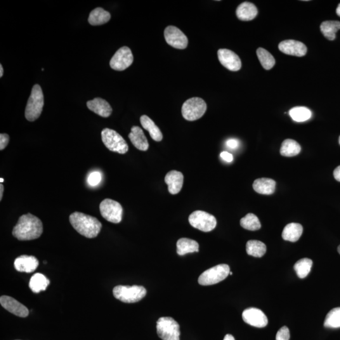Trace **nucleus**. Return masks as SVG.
Returning <instances> with one entry per match:
<instances>
[{"label":"nucleus","mask_w":340,"mask_h":340,"mask_svg":"<svg viewBox=\"0 0 340 340\" xmlns=\"http://www.w3.org/2000/svg\"><path fill=\"white\" fill-rule=\"evenodd\" d=\"M3 68L2 65H0V77H3Z\"/></svg>","instance_id":"nucleus-44"},{"label":"nucleus","mask_w":340,"mask_h":340,"mask_svg":"<svg viewBox=\"0 0 340 340\" xmlns=\"http://www.w3.org/2000/svg\"><path fill=\"white\" fill-rule=\"evenodd\" d=\"M324 326L328 328H340V308L333 309L326 316Z\"/></svg>","instance_id":"nucleus-35"},{"label":"nucleus","mask_w":340,"mask_h":340,"mask_svg":"<svg viewBox=\"0 0 340 340\" xmlns=\"http://www.w3.org/2000/svg\"><path fill=\"white\" fill-rule=\"evenodd\" d=\"M276 340H289L290 332L289 328L287 327H283L278 331L276 335Z\"/></svg>","instance_id":"nucleus-37"},{"label":"nucleus","mask_w":340,"mask_h":340,"mask_svg":"<svg viewBox=\"0 0 340 340\" xmlns=\"http://www.w3.org/2000/svg\"><path fill=\"white\" fill-rule=\"evenodd\" d=\"M189 223L197 230L203 232H210L216 228V217L212 214L202 211H196L188 217Z\"/></svg>","instance_id":"nucleus-9"},{"label":"nucleus","mask_w":340,"mask_h":340,"mask_svg":"<svg viewBox=\"0 0 340 340\" xmlns=\"http://www.w3.org/2000/svg\"><path fill=\"white\" fill-rule=\"evenodd\" d=\"M39 262L34 256L21 255L15 259L14 266L20 272L32 273L36 270Z\"/></svg>","instance_id":"nucleus-17"},{"label":"nucleus","mask_w":340,"mask_h":340,"mask_svg":"<svg viewBox=\"0 0 340 340\" xmlns=\"http://www.w3.org/2000/svg\"><path fill=\"white\" fill-rule=\"evenodd\" d=\"M276 182L272 179L262 178L254 181L253 187L257 193L263 195H271L275 192Z\"/></svg>","instance_id":"nucleus-22"},{"label":"nucleus","mask_w":340,"mask_h":340,"mask_svg":"<svg viewBox=\"0 0 340 340\" xmlns=\"http://www.w3.org/2000/svg\"><path fill=\"white\" fill-rule=\"evenodd\" d=\"M334 177L337 181H340V166L338 167L334 171Z\"/></svg>","instance_id":"nucleus-41"},{"label":"nucleus","mask_w":340,"mask_h":340,"mask_svg":"<svg viewBox=\"0 0 340 340\" xmlns=\"http://www.w3.org/2000/svg\"><path fill=\"white\" fill-rule=\"evenodd\" d=\"M240 224L245 230L249 231L258 230L261 226L258 217L252 213L248 214L243 217L240 220Z\"/></svg>","instance_id":"nucleus-34"},{"label":"nucleus","mask_w":340,"mask_h":340,"mask_svg":"<svg viewBox=\"0 0 340 340\" xmlns=\"http://www.w3.org/2000/svg\"><path fill=\"white\" fill-rule=\"evenodd\" d=\"M230 275H233V272H231V271H230Z\"/></svg>","instance_id":"nucleus-48"},{"label":"nucleus","mask_w":340,"mask_h":340,"mask_svg":"<svg viewBox=\"0 0 340 340\" xmlns=\"http://www.w3.org/2000/svg\"><path fill=\"white\" fill-rule=\"evenodd\" d=\"M220 157L223 160L226 162L231 163L233 162V157L231 153L227 152V151H223L220 154Z\"/></svg>","instance_id":"nucleus-40"},{"label":"nucleus","mask_w":340,"mask_h":340,"mask_svg":"<svg viewBox=\"0 0 340 340\" xmlns=\"http://www.w3.org/2000/svg\"><path fill=\"white\" fill-rule=\"evenodd\" d=\"M129 138L132 145L140 151H146L148 150L149 143L147 138L144 134L143 130L138 126L132 127L131 132L129 134Z\"/></svg>","instance_id":"nucleus-20"},{"label":"nucleus","mask_w":340,"mask_h":340,"mask_svg":"<svg viewBox=\"0 0 340 340\" xmlns=\"http://www.w3.org/2000/svg\"><path fill=\"white\" fill-rule=\"evenodd\" d=\"M101 139L108 150L119 154H125L129 150L126 141L114 130L105 128L101 132Z\"/></svg>","instance_id":"nucleus-7"},{"label":"nucleus","mask_w":340,"mask_h":340,"mask_svg":"<svg viewBox=\"0 0 340 340\" xmlns=\"http://www.w3.org/2000/svg\"><path fill=\"white\" fill-rule=\"evenodd\" d=\"M0 304L3 308L20 318H26L29 315L27 307L16 301L13 297L3 296L0 297Z\"/></svg>","instance_id":"nucleus-15"},{"label":"nucleus","mask_w":340,"mask_h":340,"mask_svg":"<svg viewBox=\"0 0 340 340\" xmlns=\"http://www.w3.org/2000/svg\"><path fill=\"white\" fill-rule=\"evenodd\" d=\"M289 115L294 121L301 122H305L310 119L312 112L308 108L296 107L290 110Z\"/></svg>","instance_id":"nucleus-33"},{"label":"nucleus","mask_w":340,"mask_h":340,"mask_svg":"<svg viewBox=\"0 0 340 340\" xmlns=\"http://www.w3.org/2000/svg\"><path fill=\"white\" fill-rule=\"evenodd\" d=\"M246 250L250 256L261 258L266 252V245L263 242L257 240H250L247 243Z\"/></svg>","instance_id":"nucleus-30"},{"label":"nucleus","mask_w":340,"mask_h":340,"mask_svg":"<svg viewBox=\"0 0 340 340\" xmlns=\"http://www.w3.org/2000/svg\"><path fill=\"white\" fill-rule=\"evenodd\" d=\"M133 61L134 57L131 49L124 46L120 48L113 55L110 61V66L113 70L123 71L128 68Z\"/></svg>","instance_id":"nucleus-11"},{"label":"nucleus","mask_w":340,"mask_h":340,"mask_svg":"<svg viewBox=\"0 0 340 340\" xmlns=\"http://www.w3.org/2000/svg\"><path fill=\"white\" fill-rule=\"evenodd\" d=\"M49 280L43 274L37 273L30 278V289L34 293H39L47 289L49 285Z\"/></svg>","instance_id":"nucleus-27"},{"label":"nucleus","mask_w":340,"mask_h":340,"mask_svg":"<svg viewBox=\"0 0 340 340\" xmlns=\"http://www.w3.org/2000/svg\"><path fill=\"white\" fill-rule=\"evenodd\" d=\"M1 179V182H3V181H4V179H3V178H1V179Z\"/></svg>","instance_id":"nucleus-47"},{"label":"nucleus","mask_w":340,"mask_h":340,"mask_svg":"<svg viewBox=\"0 0 340 340\" xmlns=\"http://www.w3.org/2000/svg\"><path fill=\"white\" fill-rule=\"evenodd\" d=\"M338 252H339L340 255V245L339 246V248H338Z\"/></svg>","instance_id":"nucleus-46"},{"label":"nucleus","mask_w":340,"mask_h":340,"mask_svg":"<svg viewBox=\"0 0 340 340\" xmlns=\"http://www.w3.org/2000/svg\"><path fill=\"white\" fill-rule=\"evenodd\" d=\"M236 13L240 20L250 21L258 15V9L254 3L244 2L238 6Z\"/></svg>","instance_id":"nucleus-21"},{"label":"nucleus","mask_w":340,"mask_h":340,"mask_svg":"<svg viewBox=\"0 0 340 340\" xmlns=\"http://www.w3.org/2000/svg\"><path fill=\"white\" fill-rule=\"evenodd\" d=\"M199 245L195 240L188 238H181L176 243V252L179 256L191 253L198 252Z\"/></svg>","instance_id":"nucleus-24"},{"label":"nucleus","mask_w":340,"mask_h":340,"mask_svg":"<svg viewBox=\"0 0 340 340\" xmlns=\"http://www.w3.org/2000/svg\"><path fill=\"white\" fill-rule=\"evenodd\" d=\"M43 233V225L37 217L30 213L22 215L13 229L12 235L20 241L37 239Z\"/></svg>","instance_id":"nucleus-1"},{"label":"nucleus","mask_w":340,"mask_h":340,"mask_svg":"<svg viewBox=\"0 0 340 340\" xmlns=\"http://www.w3.org/2000/svg\"><path fill=\"white\" fill-rule=\"evenodd\" d=\"M140 122L143 128L149 132L150 134L151 138L153 140L157 142H160L163 139L162 132H161L159 127H158L155 123L150 119L147 115H142L140 118Z\"/></svg>","instance_id":"nucleus-25"},{"label":"nucleus","mask_w":340,"mask_h":340,"mask_svg":"<svg viewBox=\"0 0 340 340\" xmlns=\"http://www.w3.org/2000/svg\"><path fill=\"white\" fill-rule=\"evenodd\" d=\"M110 18L111 15L108 11L98 7L89 14L88 22L91 25H101L107 23Z\"/></svg>","instance_id":"nucleus-26"},{"label":"nucleus","mask_w":340,"mask_h":340,"mask_svg":"<svg viewBox=\"0 0 340 340\" xmlns=\"http://www.w3.org/2000/svg\"><path fill=\"white\" fill-rule=\"evenodd\" d=\"M9 136L6 134H0V150H3L9 143Z\"/></svg>","instance_id":"nucleus-38"},{"label":"nucleus","mask_w":340,"mask_h":340,"mask_svg":"<svg viewBox=\"0 0 340 340\" xmlns=\"http://www.w3.org/2000/svg\"><path fill=\"white\" fill-rule=\"evenodd\" d=\"M278 49L282 53L287 55L302 57L305 56L308 49L305 44L294 40H286L281 42Z\"/></svg>","instance_id":"nucleus-16"},{"label":"nucleus","mask_w":340,"mask_h":340,"mask_svg":"<svg viewBox=\"0 0 340 340\" xmlns=\"http://www.w3.org/2000/svg\"><path fill=\"white\" fill-rule=\"evenodd\" d=\"M313 261L309 258H302L294 264V268L300 278H304L310 273Z\"/></svg>","instance_id":"nucleus-31"},{"label":"nucleus","mask_w":340,"mask_h":340,"mask_svg":"<svg viewBox=\"0 0 340 340\" xmlns=\"http://www.w3.org/2000/svg\"><path fill=\"white\" fill-rule=\"evenodd\" d=\"M101 216L110 223L118 224L121 222L123 216L122 205L115 200L106 198L100 204Z\"/></svg>","instance_id":"nucleus-10"},{"label":"nucleus","mask_w":340,"mask_h":340,"mask_svg":"<svg viewBox=\"0 0 340 340\" xmlns=\"http://www.w3.org/2000/svg\"><path fill=\"white\" fill-rule=\"evenodd\" d=\"M165 39L168 44L178 49H185L188 46V38L178 28L169 26L165 28Z\"/></svg>","instance_id":"nucleus-12"},{"label":"nucleus","mask_w":340,"mask_h":340,"mask_svg":"<svg viewBox=\"0 0 340 340\" xmlns=\"http://www.w3.org/2000/svg\"><path fill=\"white\" fill-rule=\"evenodd\" d=\"M321 32L327 39L334 41L336 38V33L340 29L339 21H326L320 26Z\"/></svg>","instance_id":"nucleus-29"},{"label":"nucleus","mask_w":340,"mask_h":340,"mask_svg":"<svg viewBox=\"0 0 340 340\" xmlns=\"http://www.w3.org/2000/svg\"><path fill=\"white\" fill-rule=\"evenodd\" d=\"M157 330L158 336L163 340H179V325L172 318H160L157 321Z\"/></svg>","instance_id":"nucleus-8"},{"label":"nucleus","mask_w":340,"mask_h":340,"mask_svg":"<svg viewBox=\"0 0 340 340\" xmlns=\"http://www.w3.org/2000/svg\"><path fill=\"white\" fill-rule=\"evenodd\" d=\"M226 146L230 149H236L239 146V141L237 139H230L226 141Z\"/></svg>","instance_id":"nucleus-39"},{"label":"nucleus","mask_w":340,"mask_h":340,"mask_svg":"<svg viewBox=\"0 0 340 340\" xmlns=\"http://www.w3.org/2000/svg\"><path fill=\"white\" fill-rule=\"evenodd\" d=\"M217 55L221 65L227 69L237 72L242 68L240 57L233 51L227 49H221L217 52Z\"/></svg>","instance_id":"nucleus-14"},{"label":"nucleus","mask_w":340,"mask_h":340,"mask_svg":"<svg viewBox=\"0 0 340 340\" xmlns=\"http://www.w3.org/2000/svg\"><path fill=\"white\" fill-rule=\"evenodd\" d=\"M3 191L4 186L1 184V185H0V200H1L2 198H3Z\"/></svg>","instance_id":"nucleus-43"},{"label":"nucleus","mask_w":340,"mask_h":340,"mask_svg":"<svg viewBox=\"0 0 340 340\" xmlns=\"http://www.w3.org/2000/svg\"><path fill=\"white\" fill-rule=\"evenodd\" d=\"M303 233V228L298 223H290L283 229L282 238L290 242H296Z\"/></svg>","instance_id":"nucleus-23"},{"label":"nucleus","mask_w":340,"mask_h":340,"mask_svg":"<svg viewBox=\"0 0 340 340\" xmlns=\"http://www.w3.org/2000/svg\"><path fill=\"white\" fill-rule=\"evenodd\" d=\"M256 54L259 62H260L264 69L266 70H271L275 65V58L266 49L259 47V48L257 49Z\"/></svg>","instance_id":"nucleus-32"},{"label":"nucleus","mask_w":340,"mask_h":340,"mask_svg":"<svg viewBox=\"0 0 340 340\" xmlns=\"http://www.w3.org/2000/svg\"><path fill=\"white\" fill-rule=\"evenodd\" d=\"M301 147L297 141L288 139L283 142L280 148V154L283 157H295L301 152Z\"/></svg>","instance_id":"nucleus-28"},{"label":"nucleus","mask_w":340,"mask_h":340,"mask_svg":"<svg viewBox=\"0 0 340 340\" xmlns=\"http://www.w3.org/2000/svg\"><path fill=\"white\" fill-rule=\"evenodd\" d=\"M230 273V268L228 264H218L204 271L198 278V282L205 286L216 284L226 279Z\"/></svg>","instance_id":"nucleus-5"},{"label":"nucleus","mask_w":340,"mask_h":340,"mask_svg":"<svg viewBox=\"0 0 340 340\" xmlns=\"http://www.w3.org/2000/svg\"><path fill=\"white\" fill-rule=\"evenodd\" d=\"M146 289L143 286L133 285H117L113 288V296L125 303H135L146 296Z\"/></svg>","instance_id":"nucleus-4"},{"label":"nucleus","mask_w":340,"mask_h":340,"mask_svg":"<svg viewBox=\"0 0 340 340\" xmlns=\"http://www.w3.org/2000/svg\"><path fill=\"white\" fill-rule=\"evenodd\" d=\"M337 14L340 16V3L339 4L337 8Z\"/></svg>","instance_id":"nucleus-45"},{"label":"nucleus","mask_w":340,"mask_h":340,"mask_svg":"<svg viewBox=\"0 0 340 340\" xmlns=\"http://www.w3.org/2000/svg\"><path fill=\"white\" fill-rule=\"evenodd\" d=\"M70 222L78 233L87 238H96L102 227L96 217L79 212L70 215Z\"/></svg>","instance_id":"nucleus-2"},{"label":"nucleus","mask_w":340,"mask_h":340,"mask_svg":"<svg viewBox=\"0 0 340 340\" xmlns=\"http://www.w3.org/2000/svg\"><path fill=\"white\" fill-rule=\"evenodd\" d=\"M86 105L92 112L102 117H108L112 112V108L110 104L101 98H95L93 100L88 101Z\"/></svg>","instance_id":"nucleus-19"},{"label":"nucleus","mask_w":340,"mask_h":340,"mask_svg":"<svg viewBox=\"0 0 340 340\" xmlns=\"http://www.w3.org/2000/svg\"><path fill=\"white\" fill-rule=\"evenodd\" d=\"M101 180V175L99 171L92 172L88 177V183L91 186L98 185Z\"/></svg>","instance_id":"nucleus-36"},{"label":"nucleus","mask_w":340,"mask_h":340,"mask_svg":"<svg viewBox=\"0 0 340 340\" xmlns=\"http://www.w3.org/2000/svg\"><path fill=\"white\" fill-rule=\"evenodd\" d=\"M183 174L176 170H172L167 173L165 181L171 194L176 195L180 192L183 186Z\"/></svg>","instance_id":"nucleus-18"},{"label":"nucleus","mask_w":340,"mask_h":340,"mask_svg":"<svg viewBox=\"0 0 340 340\" xmlns=\"http://www.w3.org/2000/svg\"><path fill=\"white\" fill-rule=\"evenodd\" d=\"M44 94L39 85L33 87L25 108V115L28 121L33 122L40 117L44 107Z\"/></svg>","instance_id":"nucleus-3"},{"label":"nucleus","mask_w":340,"mask_h":340,"mask_svg":"<svg viewBox=\"0 0 340 340\" xmlns=\"http://www.w3.org/2000/svg\"><path fill=\"white\" fill-rule=\"evenodd\" d=\"M339 143H340V138H339Z\"/></svg>","instance_id":"nucleus-49"},{"label":"nucleus","mask_w":340,"mask_h":340,"mask_svg":"<svg viewBox=\"0 0 340 340\" xmlns=\"http://www.w3.org/2000/svg\"><path fill=\"white\" fill-rule=\"evenodd\" d=\"M243 320L252 327L264 328L268 325V318L260 309L251 308L245 309L242 315Z\"/></svg>","instance_id":"nucleus-13"},{"label":"nucleus","mask_w":340,"mask_h":340,"mask_svg":"<svg viewBox=\"0 0 340 340\" xmlns=\"http://www.w3.org/2000/svg\"><path fill=\"white\" fill-rule=\"evenodd\" d=\"M207 110V104L201 98H189L183 104L181 108L184 119L188 121H194L200 119Z\"/></svg>","instance_id":"nucleus-6"},{"label":"nucleus","mask_w":340,"mask_h":340,"mask_svg":"<svg viewBox=\"0 0 340 340\" xmlns=\"http://www.w3.org/2000/svg\"><path fill=\"white\" fill-rule=\"evenodd\" d=\"M223 340H235V338L233 336V335L228 334L226 335L225 337L224 338Z\"/></svg>","instance_id":"nucleus-42"}]
</instances>
